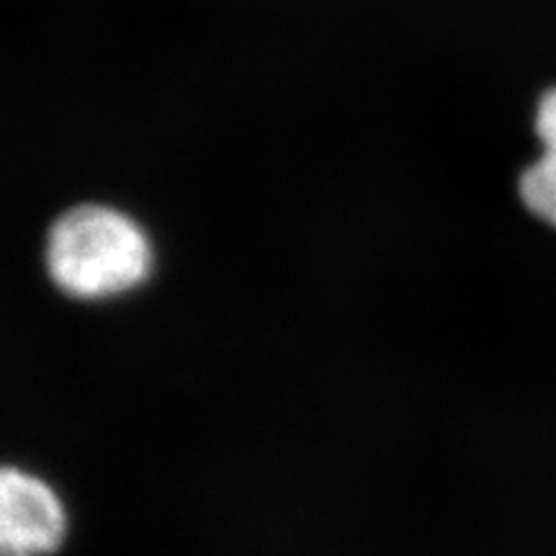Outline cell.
I'll use <instances>...</instances> for the list:
<instances>
[{
	"label": "cell",
	"mask_w": 556,
	"mask_h": 556,
	"mask_svg": "<svg viewBox=\"0 0 556 556\" xmlns=\"http://www.w3.org/2000/svg\"><path fill=\"white\" fill-rule=\"evenodd\" d=\"M535 132L543 155L521 174L519 195L531 214L556 228V89L538 102Z\"/></svg>",
	"instance_id": "3957f363"
},
{
	"label": "cell",
	"mask_w": 556,
	"mask_h": 556,
	"mask_svg": "<svg viewBox=\"0 0 556 556\" xmlns=\"http://www.w3.org/2000/svg\"><path fill=\"white\" fill-rule=\"evenodd\" d=\"M47 274L77 300H104L144 283L151 247L139 225L102 204L67 208L54 220L45 247Z\"/></svg>",
	"instance_id": "6da1fadb"
},
{
	"label": "cell",
	"mask_w": 556,
	"mask_h": 556,
	"mask_svg": "<svg viewBox=\"0 0 556 556\" xmlns=\"http://www.w3.org/2000/svg\"><path fill=\"white\" fill-rule=\"evenodd\" d=\"M67 517L51 486L22 468L0 476V552L3 556H45L65 541Z\"/></svg>",
	"instance_id": "7a4b0ae2"
}]
</instances>
